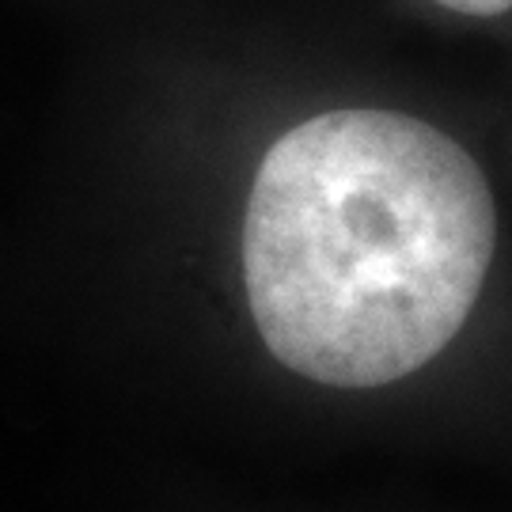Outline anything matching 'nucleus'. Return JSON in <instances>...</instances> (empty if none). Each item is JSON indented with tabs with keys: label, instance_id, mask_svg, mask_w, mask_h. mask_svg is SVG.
<instances>
[{
	"label": "nucleus",
	"instance_id": "obj_1",
	"mask_svg": "<svg viewBox=\"0 0 512 512\" xmlns=\"http://www.w3.org/2000/svg\"><path fill=\"white\" fill-rule=\"evenodd\" d=\"M494 243V194L459 141L395 110H327L258 164L243 281L281 365L384 387L463 330Z\"/></svg>",
	"mask_w": 512,
	"mask_h": 512
},
{
	"label": "nucleus",
	"instance_id": "obj_2",
	"mask_svg": "<svg viewBox=\"0 0 512 512\" xmlns=\"http://www.w3.org/2000/svg\"><path fill=\"white\" fill-rule=\"evenodd\" d=\"M440 8H452V12H463V16H501L509 12L512 0H437Z\"/></svg>",
	"mask_w": 512,
	"mask_h": 512
}]
</instances>
